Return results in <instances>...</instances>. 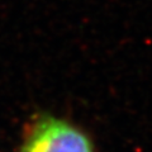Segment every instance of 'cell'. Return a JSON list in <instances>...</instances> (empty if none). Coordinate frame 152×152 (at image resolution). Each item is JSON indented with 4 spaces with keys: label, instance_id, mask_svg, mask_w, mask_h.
Masks as SVG:
<instances>
[{
    "label": "cell",
    "instance_id": "cell-1",
    "mask_svg": "<svg viewBox=\"0 0 152 152\" xmlns=\"http://www.w3.org/2000/svg\"><path fill=\"white\" fill-rule=\"evenodd\" d=\"M20 152H95L80 128L53 115L38 117L24 137Z\"/></svg>",
    "mask_w": 152,
    "mask_h": 152
}]
</instances>
